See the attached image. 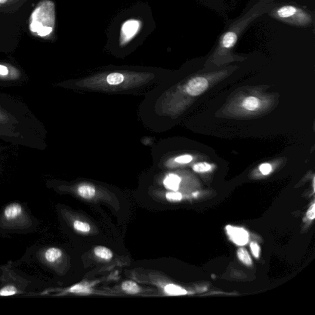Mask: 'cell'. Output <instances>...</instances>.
Here are the masks:
<instances>
[{
	"instance_id": "cell-8",
	"label": "cell",
	"mask_w": 315,
	"mask_h": 315,
	"mask_svg": "<svg viewBox=\"0 0 315 315\" xmlns=\"http://www.w3.org/2000/svg\"><path fill=\"white\" fill-rule=\"evenodd\" d=\"M45 259L50 264H54L57 262L63 256V252L57 248H50L46 250L45 252Z\"/></svg>"
},
{
	"instance_id": "cell-4",
	"label": "cell",
	"mask_w": 315,
	"mask_h": 315,
	"mask_svg": "<svg viewBox=\"0 0 315 315\" xmlns=\"http://www.w3.org/2000/svg\"><path fill=\"white\" fill-rule=\"evenodd\" d=\"M29 80L26 73L16 67L0 64V88L23 86L29 82Z\"/></svg>"
},
{
	"instance_id": "cell-13",
	"label": "cell",
	"mask_w": 315,
	"mask_h": 315,
	"mask_svg": "<svg viewBox=\"0 0 315 315\" xmlns=\"http://www.w3.org/2000/svg\"><path fill=\"white\" fill-rule=\"evenodd\" d=\"M165 291L167 294L172 296H182L187 294L186 290L180 286L174 285H168L165 286Z\"/></svg>"
},
{
	"instance_id": "cell-21",
	"label": "cell",
	"mask_w": 315,
	"mask_h": 315,
	"mask_svg": "<svg viewBox=\"0 0 315 315\" xmlns=\"http://www.w3.org/2000/svg\"><path fill=\"white\" fill-rule=\"evenodd\" d=\"M70 291L74 293H86V294H88V293L91 292V290L88 286L80 284V285H77L72 287L70 289Z\"/></svg>"
},
{
	"instance_id": "cell-25",
	"label": "cell",
	"mask_w": 315,
	"mask_h": 315,
	"mask_svg": "<svg viewBox=\"0 0 315 315\" xmlns=\"http://www.w3.org/2000/svg\"><path fill=\"white\" fill-rule=\"evenodd\" d=\"M250 246H251L253 255H254L255 258H258L259 257V253H260V248H259L258 244L255 242H252L250 244Z\"/></svg>"
},
{
	"instance_id": "cell-22",
	"label": "cell",
	"mask_w": 315,
	"mask_h": 315,
	"mask_svg": "<svg viewBox=\"0 0 315 315\" xmlns=\"http://www.w3.org/2000/svg\"><path fill=\"white\" fill-rule=\"evenodd\" d=\"M166 199L169 202H179L182 199L181 193L178 192H169L166 194Z\"/></svg>"
},
{
	"instance_id": "cell-20",
	"label": "cell",
	"mask_w": 315,
	"mask_h": 315,
	"mask_svg": "<svg viewBox=\"0 0 315 315\" xmlns=\"http://www.w3.org/2000/svg\"><path fill=\"white\" fill-rule=\"evenodd\" d=\"M212 168L211 165L207 163H200L196 164L193 167V169L197 172H205L210 171Z\"/></svg>"
},
{
	"instance_id": "cell-11",
	"label": "cell",
	"mask_w": 315,
	"mask_h": 315,
	"mask_svg": "<svg viewBox=\"0 0 315 315\" xmlns=\"http://www.w3.org/2000/svg\"><path fill=\"white\" fill-rule=\"evenodd\" d=\"M122 287L123 291L129 294H137L141 291L140 286L131 281H127L123 283Z\"/></svg>"
},
{
	"instance_id": "cell-30",
	"label": "cell",
	"mask_w": 315,
	"mask_h": 315,
	"mask_svg": "<svg viewBox=\"0 0 315 315\" xmlns=\"http://www.w3.org/2000/svg\"><path fill=\"white\" fill-rule=\"evenodd\" d=\"M198 194H199V193H197V192L194 193H193V196H196L198 195Z\"/></svg>"
},
{
	"instance_id": "cell-26",
	"label": "cell",
	"mask_w": 315,
	"mask_h": 315,
	"mask_svg": "<svg viewBox=\"0 0 315 315\" xmlns=\"http://www.w3.org/2000/svg\"><path fill=\"white\" fill-rule=\"evenodd\" d=\"M307 217L310 219V220H313L315 218V205L310 206L309 209L308 210L307 212Z\"/></svg>"
},
{
	"instance_id": "cell-15",
	"label": "cell",
	"mask_w": 315,
	"mask_h": 315,
	"mask_svg": "<svg viewBox=\"0 0 315 315\" xmlns=\"http://www.w3.org/2000/svg\"><path fill=\"white\" fill-rule=\"evenodd\" d=\"M259 102L257 98L255 97H246L243 101V106L248 110H254L259 107Z\"/></svg>"
},
{
	"instance_id": "cell-12",
	"label": "cell",
	"mask_w": 315,
	"mask_h": 315,
	"mask_svg": "<svg viewBox=\"0 0 315 315\" xmlns=\"http://www.w3.org/2000/svg\"><path fill=\"white\" fill-rule=\"evenodd\" d=\"M94 254L98 258L110 260L113 257L112 251L110 249L103 246H97L94 249Z\"/></svg>"
},
{
	"instance_id": "cell-24",
	"label": "cell",
	"mask_w": 315,
	"mask_h": 315,
	"mask_svg": "<svg viewBox=\"0 0 315 315\" xmlns=\"http://www.w3.org/2000/svg\"><path fill=\"white\" fill-rule=\"evenodd\" d=\"M259 169H260L262 174L268 175L271 172L272 168H271V166L270 164L264 163L259 167Z\"/></svg>"
},
{
	"instance_id": "cell-6",
	"label": "cell",
	"mask_w": 315,
	"mask_h": 315,
	"mask_svg": "<svg viewBox=\"0 0 315 315\" xmlns=\"http://www.w3.org/2000/svg\"><path fill=\"white\" fill-rule=\"evenodd\" d=\"M208 87V82L203 77H196L191 80L187 86V93L192 96H197L206 90Z\"/></svg>"
},
{
	"instance_id": "cell-2",
	"label": "cell",
	"mask_w": 315,
	"mask_h": 315,
	"mask_svg": "<svg viewBox=\"0 0 315 315\" xmlns=\"http://www.w3.org/2000/svg\"><path fill=\"white\" fill-rule=\"evenodd\" d=\"M274 6L271 0H261L245 14L230 25L219 40L217 52L227 53L234 48L244 31L256 18L269 12Z\"/></svg>"
},
{
	"instance_id": "cell-7",
	"label": "cell",
	"mask_w": 315,
	"mask_h": 315,
	"mask_svg": "<svg viewBox=\"0 0 315 315\" xmlns=\"http://www.w3.org/2000/svg\"><path fill=\"white\" fill-rule=\"evenodd\" d=\"M23 214V207L17 203H13L6 206L3 215L6 221H14L19 219Z\"/></svg>"
},
{
	"instance_id": "cell-10",
	"label": "cell",
	"mask_w": 315,
	"mask_h": 315,
	"mask_svg": "<svg viewBox=\"0 0 315 315\" xmlns=\"http://www.w3.org/2000/svg\"><path fill=\"white\" fill-rule=\"evenodd\" d=\"M78 192L83 199H91L95 195V189L91 185H82L78 187Z\"/></svg>"
},
{
	"instance_id": "cell-29",
	"label": "cell",
	"mask_w": 315,
	"mask_h": 315,
	"mask_svg": "<svg viewBox=\"0 0 315 315\" xmlns=\"http://www.w3.org/2000/svg\"><path fill=\"white\" fill-rule=\"evenodd\" d=\"M7 2V0H0V3H5V2Z\"/></svg>"
},
{
	"instance_id": "cell-27",
	"label": "cell",
	"mask_w": 315,
	"mask_h": 315,
	"mask_svg": "<svg viewBox=\"0 0 315 315\" xmlns=\"http://www.w3.org/2000/svg\"><path fill=\"white\" fill-rule=\"evenodd\" d=\"M52 31V29L50 27H45L44 29L42 30V32L40 33L41 35H46L50 33Z\"/></svg>"
},
{
	"instance_id": "cell-19",
	"label": "cell",
	"mask_w": 315,
	"mask_h": 315,
	"mask_svg": "<svg viewBox=\"0 0 315 315\" xmlns=\"http://www.w3.org/2000/svg\"><path fill=\"white\" fill-rule=\"evenodd\" d=\"M17 289L14 286H7L0 290V296H11L16 294Z\"/></svg>"
},
{
	"instance_id": "cell-14",
	"label": "cell",
	"mask_w": 315,
	"mask_h": 315,
	"mask_svg": "<svg viewBox=\"0 0 315 315\" xmlns=\"http://www.w3.org/2000/svg\"><path fill=\"white\" fill-rule=\"evenodd\" d=\"M139 24L137 22L132 21H128L125 23L123 27V32H125L126 35L131 36L137 32Z\"/></svg>"
},
{
	"instance_id": "cell-28",
	"label": "cell",
	"mask_w": 315,
	"mask_h": 315,
	"mask_svg": "<svg viewBox=\"0 0 315 315\" xmlns=\"http://www.w3.org/2000/svg\"><path fill=\"white\" fill-rule=\"evenodd\" d=\"M2 161L0 160V174H1L2 171Z\"/></svg>"
},
{
	"instance_id": "cell-23",
	"label": "cell",
	"mask_w": 315,
	"mask_h": 315,
	"mask_svg": "<svg viewBox=\"0 0 315 315\" xmlns=\"http://www.w3.org/2000/svg\"><path fill=\"white\" fill-rule=\"evenodd\" d=\"M192 160V156L189 155H185L176 158L175 161V162L179 163L186 164L191 162Z\"/></svg>"
},
{
	"instance_id": "cell-18",
	"label": "cell",
	"mask_w": 315,
	"mask_h": 315,
	"mask_svg": "<svg viewBox=\"0 0 315 315\" xmlns=\"http://www.w3.org/2000/svg\"><path fill=\"white\" fill-rule=\"evenodd\" d=\"M73 226L75 230L82 231V232H89L91 230L90 225L86 222L76 221L74 222Z\"/></svg>"
},
{
	"instance_id": "cell-9",
	"label": "cell",
	"mask_w": 315,
	"mask_h": 315,
	"mask_svg": "<svg viewBox=\"0 0 315 315\" xmlns=\"http://www.w3.org/2000/svg\"><path fill=\"white\" fill-rule=\"evenodd\" d=\"M181 182V179L180 177H179L177 175L171 174L166 176L165 180H164V185L168 189L177 191L179 189Z\"/></svg>"
},
{
	"instance_id": "cell-17",
	"label": "cell",
	"mask_w": 315,
	"mask_h": 315,
	"mask_svg": "<svg viewBox=\"0 0 315 315\" xmlns=\"http://www.w3.org/2000/svg\"><path fill=\"white\" fill-rule=\"evenodd\" d=\"M238 257H239L240 260L243 262V263L247 265H252V260L250 255L248 254V251L246 249L243 248H240L237 252Z\"/></svg>"
},
{
	"instance_id": "cell-16",
	"label": "cell",
	"mask_w": 315,
	"mask_h": 315,
	"mask_svg": "<svg viewBox=\"0 0 315 315\" xmlns=\"http://www.w3.org/2000/svg\"><path fill=\"white\" fill-rule=\"evenodd\" d=\"M124 81V76L121 73H113L108 75L107 82L111 85H118Z\"/></svg>"
},
{
	"instance_id": "cell-3",
	"label": "cell",
	"mask_w": 315,
	"mask_h": 315,
	"mask_svg": "<svg viewBox=\"0 0 315 315\" xmlns=\"http://www.w3.org/2000/svg\"><path fill=\"white\" fill-rule=\"evenodd\" d=\"M268 12L271 17L287 24L298 27H308L312 24L313 15L299 6L285 5L277 6Z\"/></svg>"
},
{
	"instance_id": "cell-1",
	"label": "cell",
	"mask_w": 315,
	"mask_h": 315,
	"mask_svg": "<svg viewBox=\"0 0 315 315\" xmlns=\"http://www.w3.org/2000/svg\"><path fill=\"white\" fill-rule=\"evenodd\" d=\"M46 137L44 125L26 104L0 92V141L42 151L47 147Z\"/></svg>"
},
{
	"instance_id": "cell-5",
	"label": "cell",
	"mask_w": 315,
	"mask_h": 315,
	"mask_svg": "<svg viewBox=\"0 0 315 315\" xmlns=\"http://www.w3.org/2000/svg\"><path fill=\"white\" fill-rule=\"evenodd\" d=\"M226 230L230 240L237 245L245 246L248 243L249 234L243 228L227 225Z\"/></svg>"
}]
</instances>
